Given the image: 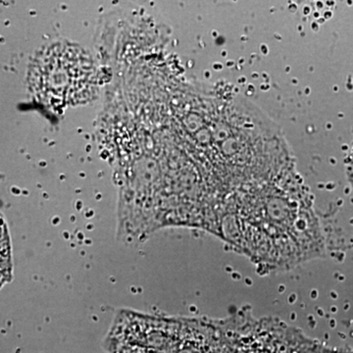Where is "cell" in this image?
<instances>
[{
	"mask_svg": "<svg viewBox=\"0 0 353 353\" xmlns=\"http://www.w3.org/2000/svg\"><path fill=\"white\" fill-rule=\"evenodd\" d=\"M1 241H0V254H1V285L10 282L13 278L12 245L9 236L8 228L6 220L1 217Z\"/></svg>",
	"mask_w": 353,
	"mask_h": 353,
	"instance_id": "1",
	"label": "cell"
},
{
	"mask_svg": "<svg viewBox=\"0 0 353 353\" xmlns=\"http://www.w3.org/2000/svg\"><path fill=\"white\" fill-rule=\"evenodd\" d=\"M352 182H353V166H352Z\"/></svg>",
	"mask_w": 353,
	"mask_h": 353,
	"instance_id": "2",
	"label": "cell"
}]
</instances>
